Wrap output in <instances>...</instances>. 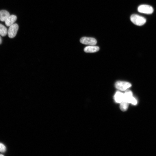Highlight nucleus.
Wrapping results in <instances>:
<instances>
[{"mask_svg": "<svg viewBox=\"0 0 156 156\" xmlns=\"http://www.w3.org/2000/svg\"><path fill=\"white\" fill-rule=\"evenodd\" d=\"M130 20L134 24L138 26L143 25L146 22L144 18L136 14L132 15L130 17Z\"/></svg>", "mask_w": 156, "mask_h": 156, "instance_id": "1", "label": "nucleus"}, {"mask_svg": "<svg viewBox=\"0 0 156 156\" xmlns=\"http://www.w3.org/2000/svg\"><path fill=\"white\" fill-rule=\"evenodd\" d=\"M129 82L122 81H118L115 83L116 88L121 91H125L131 86Z\"/></svg>", "mask_w": 156, "mask_h": 156, "instance_id": "2", "label": "nucleus"}, {"mask_svg": "<svg viewBox=\"0 0 156 156\" xmlns=\"http://www.w3.org/2000/svg\"><path fill=\"white\" fill-rule=\"evenodd\" d=\"M18 29V26L16 23H14L9 27L8 30L7 34L10 38H13L16 36Z\"/></svg>", "mask_w": 156, "mask_h": 156, "instance_id": "3", "label": "nucleus"}, {"mask_svg": "<svg viewBox=\"0 0 156 156\" xmlns=\"http://www.w3.org/2000/svg\"><path fill=\"white\" fill-rule=\"evenodd\" d=\"M138 11L141 13L148 14H152L153 11L152 7L147 5H142L138 8Z\"/></svg>", "mask_w": 156, "mask_h": 156, "instance_id": "4", "label": "nucleus"}, {"mask_svg": "<svg viewBox=\"0 0 156 156\" xmlns=\"http://www.w3.org/2000/svg\"><path fill=\"white\" fill-rule=\"evenodd\" d=\"M80 42L82 44L90 45H94L97 43V41L94 38L84 37L80 39Z\"/></svg>", "mask_w": 156, "mask_h": 156, "instance_id": "5", "label": "nucleus"}, {"mask_svg": "<svg viewBox=\"0 0 156 156\" xmlns=\"http://www.w3.org/2000/svg\"><path fill=\"white\" fill-rule=\"evenodd\" d=\"M17 19V17L14 15H10L5 21L6 25L10 27L14 24Z\"/></svg>", "mask_w": 156, "mask_h": 156, "instance_id": "6", "label": "nucleus"}, {"mask_svg": "<svg viewBox=\"0 0 156 156\" xmlns=\"http://www.w3.org/2000/svg\"><path fill=\"white\" fill-rule=\"evenodd\" d=\"M132 93L131 91L127 90L124 93V101L129 103H130L131 101L133 98Z\"/></svg>", "mask_w": 156, "mask_h": 156, "instance_id": "7", "label": "nucleus"}, {"mask_svg": "<svg viewBox=\"0 0 156 156\" xmlns=\"http://www.w3.org/2000/svg\"><path fill=\"white\" fill-rule=\"evenodd\" d=\"M114 99L116 103H120L124 101V93L119 92H116L114 96Z\"/></svg>", "mask_w": 156, "mask_h": 156, "instance_id": "8", "label": "nucleus"}, {"mask_svg": "<svg viewBox=\"0 0 156 156\" xmlns=\"http://www.w3.org/2000/svg\"><path fill=\"white\" fill-rule=\"evenodd\" d=\"M99 47L94 45H90L86 47L84 49V51L86 53H94L99 51Z\"/></svg>", "mask_w": 156, "mask_h": 156, "instance_id": "9", "label": "nucleus"}, {"mask_svg": "<svg viewBox=\"0 0 156 156\" xmlns=\"http://www.w3.org/2000/svg\"><path fill=\"white\" fill-rule=\"evenodd\" d=\"M10 15V13L8 11L4 10H0V21L5 22Z\"/></svg>", "mask_w": 156, "mask_h": 156, "instance_id": "10", "label": "nucleus"}, {"mask_svg": "<svg viewBox=\"0 0 156 156\" xmlns=\"http://www.w3.org/2000/svg\"><path fill=\"white\" fill-rule=\"evenodd\" d=\"M7 28L4 25L0 24V35L2 36H5L7 34Z\"/></svg>", "mask_w": 156, "mask_h": 156, "instance_id": "11", "label": "nucleus"}, {"mask_svg": "<svg viewBox=\"0 0 156 156\" xmlns=\"http://www.w3.org/2000/svg\"><path fill=\"white\" fill-rule=\"evenodd\" d=\"M120 108L122 111H126L128 108L129 103L128 102L123 101L120 103Z\"/></svg>", "mask_w": 156, "mask_h": 156, "instance_id": "12", "label": "nucleus"}, {"mask_svg": "<svg viewBox=\"0 0 156 156\" xmlns=\"http://www.w3.org/2000/svg\"><path fill=\"white\" fill-rule=\"evenodd\" d=\"M6 150L5 146L3 144L0 142V152L2 153L5 152Z\"/></svg>", "mask_w": 156, "mask_h": 156, "instance_id": "13", "label": "nucleus"}, {"mask_svg": "<svg viewBox=\"0 0 156 156\" xmlns=\"http://www.w3.org/2000/svg\"><path fill=\"white\" fill-rule=\"evenodd\" d=\"M2 41V40L1 39V35H0V44H1V43Z\"/></svg>", "mask_w": 156, "mask_h": 156, "instance_id": "14", "label": "nucleus"}, {"mask_svg": "<svg viewBox=\"0 0 156 156\" xmlns=\"http://www.w3.org/2000/svg\"><path fill=\"white\" fill-rule=\"evenodd\" d=\"M3 156V155L0 154V156Z\"/></svg>", "mask_w": 156, "mask_h": 156, "instance_id": "15", "label": "nucleus"}]
</instances>
